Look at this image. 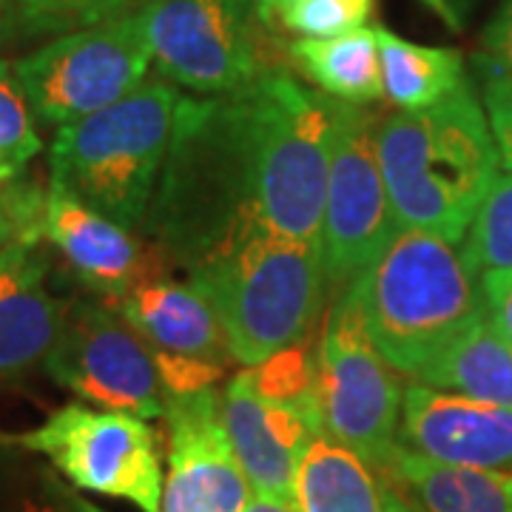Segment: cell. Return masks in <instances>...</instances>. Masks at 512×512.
<instances>
[{
  "instance_id": "1",
  "label": "cell",
  "mask_w": 512,
  "mask_h": 512,
  "mask_svg": "<svg viewBox=\"0 0 512 512\" xmlns=\"http://www.w3.org/2000/svg\"><path fill=\"white\" fill-rule=\"evenodd\" d=\"M143 222L154 248L185 271L228 242L265 228L259 211V146L245 92L183 97Z\"/></svg>"
},
{
  "instance_id": "2",
  "label": "cell",
  "mask_w": 512,
  "mask_h": 512,
  "mask_svg": "<svg viewBox=\"0 0 512 512\" xmlns=\"http://www.w3.org/2000/svg\"><path fill=\"white\" fill-rule=\"evenodd\" d=\"M379 163L396 228L464 242L478 205L501 174L476 86L467 80L430 109L382 117Z\"/></svg>"
},
{
  "instance_id": "3",
  "label": "cell",
  "mask_w": 512,
  "mask_h": 512,
  "mask_svg": "<svg viewBox=\"0 0 512 512\" xmlns=\"http://www.w3.org/2000/svg\"><path fill=\"white\" fill-rule=\"evenodd\" d=\"M350 285L376 350L410 379H419L484 319V293L464 254L416 228H396L382 254Z\"/></svg>"
},
{
  "instance_id": "4",
  "label": "cell",
  "mask_w": 512,
  "mask_h": 512,
  "mask_svg": "<svg viewBox=\"0 0 512 512\" xmlns=\"http://www.w3.org/2000/svg\"><path fill=\"white\" fill-rule=\"evenodd\" d=\"M188 285L208 302L234 362L245 367L311 336L328 293L322 248L265 228L191 265Z\"/></svg>"
},
{
  "instance_id": "5",
  "label": "cell",
  "mask_w": 512,
  "mask_h": 512,
  "mask_svg": "<svg viewBox=\"0 0 512 512\" xmlns=\"http://www.w3.org/2000/svg\"><path fill=\"white\" fill-rule=\"evenodd\" d=\"M183 97L171 83L143 80L123 100L60 126L52 183L123 228L143 225Z\"/></svg>"
},
{
  "instance_id": "6",
  "label": "cell",
  "mask_w": 512,
  "mask_h": 512,
  "mask_svg": "<svg viewBox=\"0 0 512 512\" xmlns=\"http://www.w3.org/2000/svg\"><path fill=\"white\" fill-rule=\"evenodd\" d=\"M259 146V211L268 231L319 245L330 168V97L285 72L245 89Z\"/></svg>"
},
{
  "instance_id": "7",
  "label": "cell",
  "mask_w": 512,
  "mask_h": 512,
  "mask_svg": "<svg viewBox=\"0 0 512 512\" xmlns=\"http://www.w3.org/2000/svg\"><path fill=\"white\" fill-rule=\"evenodd\" d=\"M322 433L379 470L399 447L404 387L365 328L356 288L333 293L319 339Z\"/></svg>"
},
{
  "instance_id": "8",
  "label": "cell",
  "mask_w": 512,
  "mask_h": 512,
  "mask_svg": "<svg viewBox=\"0 0 512 512\" xmlns=\"http://www.w3.org/2000/svg\"><path fill=\"white\" fill-rule=\"evenodd\" d=\"M151 66L140 9L60 35L18 60L15 74L37 120L69 126L123 100Z\"/></svg>"
},
{
  "instance_id": "9",
  "label": "cell",
  "mask_w": 512,
  "mask_h": 512,
  "mask_svg": "<svg viewBox=\"0 0 512 512\" xmlns=\"http://www.w3.org/2000/svg\"><path fill=\"white\" fill-rule=\"evenodd\" d=\"M382 117L330 97V168L322 220V268L330 293L356 282L382 254L396 222L379 163Z\"/></svg>"
},
{
  "instance_id": "10",
  "label": "cell",
  "mask_w": 512,
  "mask_h": 512,
  "mask_svg": "<svg viewBox=\"0 0 512 512\" xmlns=\"http://www.w3.org/2000/svg\"><path fill=\"white\" fill-rule=\"evenodd\" d=\"M15 444L43 453L86 493L120 498L140 512L163 510V461L146 419L66 404Z\"/></svg>"
},
{
  "instance_id": "11",
  "label": "cell",
  "mask_w": 512,
  "mask_h": 512,
  "mask_svg": "<svg viewBox=\"0 0 512 512\" xmlns=\"http://www.w3.org/2000/svg\"><path fill=\"white\" fill-rule=\"evenodd\" d=\"M140 18L151 63L180 89L231 97L268 72L259 57L254 0H151Z\"/></svg>"
},
{
  "instance_id": "12",
  "label": "cell",
  "mask_w": 512,
  "mask_h": 512,
  "mask_svg": "<svg viewBox=\"0 0 512 512\" xmlns=\"http://www.w3.org/2000/svg\"><path fill=\"white\" fill-rule=\"evenodd\" d=\"M46 367L57 384L100 410L163 419L157 356L111 302H72Z\"/></svg>"
},
{
  "instance_id": "13",
  "label": "cell",
  "mask_w": 512,
  "mask_h": 512,
  "mask_svg": "<svg viewBox=\"0 0 512 512\" xmlns=\"http://www.w3.org/2000/svg\"><path fill=\"white\" fill-rule=\"evenodd\" d=\"M168 473L160 512H245L254 487L225 433L217 390L168 399Z\"/></svg>"
},
{
  "instance_id": "14",
  "label": "cell",
  "mask_w": 512,
  "mask_h": 512,
  "mask_svg": "<svg viewBox=\"0 0 512 512\" xmlns=\"http://www.w3.org/2000/svg\"><path fill=\"white\" fill-rule=\"evenodd\" d=\"M399 444L444 464L512 476V410L413 382L404 387Z\"/></svg>"
},
{
  "instance_id": "15",
  "label": "cell",
  "mask_w": 512,
  "mask_h": 512,
  "mask_svg": "<svg viewBox=\"0 0 512 512\" xmlns=\"http://www.w3.org/2000/svg\"><path fill=\"white\" fill-rule=\"evenodd\" d=\"M43 237L55 245L74 274L111 302L146 279L171 276V262L160 248H146L128 234V228L97 214L57 183L46 188Z\"/></svg>"
},
{
  "instance_id": "16",
  "label": "cell",
  "mask_w": 512,
  "mask_h": 512,
  "mask_svg": "<svg viewBox=\"0 0 512 512\" xmlns=\"http://www.w3.org/2000/svg\"><path fill=\"white\" fill-rule=\"evenodd\" d=\"M220 410L225 433L254 493L296 507V467L308 441L319 433H313L308 421L291 410L262 402L245 370L228 382L220 396Z\"/></svg>"
},
{
  "instance_id": "17",
  "label": "cell",
  "mask_w": 512,
  "mask_h": 512,
  "mask_svg": "<svg viewBox=\"0 0 512 512\" xmlns=\"http://www.w3.org/2000/svg\"><path fill=\"white\" fill-rule=\"evenodd\" d=\"M72 302L46 285V259L37 242L0 251V376H12L55 348Z\"/></svg>"
},
{
  "instance_id": "18",
  "label": "cell",
  "mask_w": 512,
  "mask_h": 512,
  "mask_svg": "<svg viewBox=\"0 0 512 512\" xmlns=\"http://www.w3.org/2000/svg\"><path fill=\"white\" fill-rule=\"evenodd\" d=\"M111 305L123 313V319L146 339L151 350L225 367L234 362L217 316L188 282L154 276L134 285Z\"/></svg>"
},
{
  "instance_id": "19",
  "label": "cell",
  "mask_w": 512,
  "mask_h": 512,
  "mask_svg": "<svg viewBox=\"0 0 512 512\" xmlns=\"http://www.w3.org/2000/svg\"><path fill=\"white\" fill-rule=\"evenodd\" d=\"M424 512H512V476L444 464L399 444L376 470Z\"/></svg>"
},
{
  "instance_id": "20",
  "label": "cell",
  "mask_w": 512,
  "mask_h": 512,
  "mask_svg": "<svg viewBox=\"0 0 512 512\" xmlns=\"http://www.w3.org/2000/svg\"><path fill=\"white\" fill-rule=\"evenodd\" d=\"M299 512H382L379 473L325 433L313 436L293 478Z\"/></svg>"
},
{
  "instance_id": "21",
  "label": "cell",
  "mask_w": 512,
  "mask_h": 512,
  "mask_svg": "<svg viewBox=\"0 0 512 512\" xmlns=\"http://www.w3.org/2000/svg\"><path fill=\"white\" fill-rule=\"evenodd\" d=\"M293 66L333 100L365 106L382 100V63L376 29L339 37H299L288 46Z\"/></svg>"
},
{
  "instance_id": "22",
  "label": "cell",
  "mask_w": 512,
  "mask_h": 512,
  "mask_svg": "<svg viewBox=\"0 0 512 512\" xmlns=\"http://www.w3.org/2000/svg\"><path fill=\"white\" fill-rule=\"evenodd\" d=\"M384 97L399 111H421L441 103L470 77L458 49L424 46L376 26Z\"/></svg>"
},
{
  "instance_id": "23",
  "label": "cell",
  "mask_w": 512,
  "mask_h": 512,
  "mask_svg": "<svg viewBox=\"0 0 512 512\" xmlns=\"http://www.w3.org/2000/svg\"><path fill=\"white\" fill-rule=\"evenodd\" d=\"M413 382L512 410V345L481 319Z\"/></svg>"
},
{
  "instance_id": "24",
  "label": "cell",
  "mask_w": 512,
  "mask_h": 512,
  "mask_svg": "<svg viewBox=\"0 0 512 512\" xmlns=\"http://www.w3.org/2000/svg\"><path fill=\"white\" fill-rule=\"evenodd\" d=\"M245 376L262 402L285 407L322 433V384H319V345L311 336L279 350L265 362L245 367Z\"/></svg>"
},
{
  "instance_id": "25",
  "label": "cell",
  "mask_w": 512,
  "mask_h": 512,
  "mask_svg": "<svg viewBox=\"0 0 512 512\" xmlns=\"http://www.w3.org/2000/svg\"><path fill=\"white\" fill-rule=\"evenodd\" d=\"M461 254L476 276L512 271V171L495 177L493 188L478 205Z\"/></svg>"
},
{
  "instance_id": "26",
  "label": "cell",
  "mask_w": 512,
  "mask_h": 512,
  "mask_svg": "<svg viewBox=\"0 0 512 512\" xmlns=\"http://www.w3.org/2000/svg\"><path fill=\"white\" fill-rule=\"evenodd\" d=\"M35 111L15 69L0 60V183H15L40 154Z\"/></svg>"
},
{
  "instance_id": "27",
  "label": "cell",
  "mask_w": 512,
  "mask_h": 512,
  "mask_svg": "<svg viewBox=\"0 0 512 512\" xmlns=\"http://www.w3.org/2000/svg\"><path fill=\"white\" fill-rule=\"evenodd\" d=\"M20 23L43 35H69L106 20L123 18L151 0H18Z\"/></svg>"
},
{
  "instance_id": "28",
  "label": "cell",
  "mask_w": 512,
  "mask_h": 512,
  "mask_svg": "<svg viewBox=\"0 0 512 512\" xmlns=\"http://www.w3.org/2000/svg\"><path fill=\"white\" fill-rule=\"evenodd\" d=\"M376 0H296L276 15V23L299 37H339L365 29Z\"/></svg>"
},
{
  "instance_id": "29",
  "label": "cell",
  "mask_w": 512,
  "mask_h": 512,
  "mask_svg": "<svg viewBox=\"0 0 512 512\" xmlns=\"http://www.w3.org/2000/svg\"><path fill=\"white\" fill-rule=\"evenodd\" d=\"M46 191L26 183H0V251L43 237Z\"/></svg>"
},
{
  "instance_id": "30",
  "label": "cell",
  "mask_w": 512,
  "mask_h": 512,
  "mask_svg": "<svg viewBox=\"0 0 512 512\" xmlns=\"http://www.w3.org/2000/svg\"><path fill=\"white\" fill-rule=\"evenodd\" d=\"M154 356H157V370H160L168 399L214 390V384L225 379V365L177 356V353H163V350H154Z\"/></svg>"
},
{
  "instance_id": "31",
  "label": "cell",
  "mask_w": 512,
  "mask_h": 512,
  "mask_svg": "<svg viewBox=\"0 0 512 512\" xmlns=\"http://www.w3.org/2000/svg\"><path fill=\"white\" fill-rule=\"evenodd\" d=\"M478 80H504L512 86V0H507L481 35L476 55Z\"/></svg>"
},
{
  "instance_id": "32",
  "label": "cell",
  "mask_w": 512,
  "mask_h": 512,
  "mask_svg": "<svg viewBox=\"0 0 512 512\" xmlns=\"http://www.w3.org/2000/svg\"><path fill=\"white\" fill-rule=\"evenodd\" d=\"M478 83H481L484 114L493 131L501 165L512 171V86L504 80H478Z\"/></svg>"
},
{
  "instance_id": "33",
  "label": "cell",
  "mask_w": 512,
  "mask_h": 512,
  "mask_svg": "<svg viewBox=\"0 0 512 512\" xmlns=\"http://www.w3.org/2000/svg\"><path fill=\"white\" fill-rule=\"evenodd\" d=\"M484 319L512 345V271L481 276Z\"/></svg>"
},
{
  "instance_id": "34",
  "label": "cell",
  "mask_w": 512,
  "mask_h": 512,
  "mask_svg": "<svg viewBox=\"0 0 512 512\" xmlns=\"http://www.w3.org/2000/svg\"><path fill=\"white\" fill-rule=\"evenodd\" d=\"M427 9H433L453 32H461L464 29V20H467V12L473 6V0H421Z\"/></svg>"
},
{
  "instance_id": "35",
  "label": "cell",
  "mask_w": 512,
  "mask_h": 512,
  "mask_svg": "<svg viewBox=\"0 0 512 512\" xmlns=\"http://www.w3.org/2000/svg\"><path fill=\"white\" fill-rule=\"evenodd\" d=\"M382 512H424V510H421L419 504H416L410 495L404 493V490H399L393 481L382 478Z\"/></svg>"
},
{
  "instance_id": "36",
  "label": "cell",
  "mask_w": 512,
  "mask_h": 512,
  "mask_svg": "<svg viewBox=\"0 0 512 512\" xmlns=\"http://www.w3.org/2000/svg\"><path fill=\"white\" fill-rule=\"evenodd\" d=\"M40 512H103L100 507H94V504H86V501H80L77 495H57V501L52 504H46Z\"/></svg>"
},
{
  "instance_id": "37",
  "label": "cell",
  "mask_w": 512,
  "mask_h": 512,
  "mask_svg": "<svg viewBox=\"0 0 512 512\" xmlns=\"http://www.w3.org/2000/svg\"><path fill=\"white\" fill-rule=\"evenodd\" d=\"M20 20L18 0H0V43L12 32V26Z\"/></svg>"
},
{
  "instance_id": "38",
  "label": "cell",
  "mask_w": 512,
  "mask_h": 512,
  "mask_svg": "<svg viewBox=\"0 0 512 512\" xmlns=\"http://www.w3.org/2000/svg\"><path fill=\"white\" fill-rule=\"evenodd\" d=\"M296 0H254L256 6V15H259V20L262 23H276V15L282 12V9H288V6H293Z\"/></svg>"
},
{
  "instance_id": "39",
  "label": "cell",
  "mask_w": 512,
  "mask_h": 512,
  "mask_svg": "<svg viewBox=\"0 0 512 512\" xmlns=\"http://www.w3.org/2000/svg\"><path fill=\"white\" fill-rule=\"evenodd\" d=\"M245 512H299L291 504H282L276 498H268V495H256L251 498V504L245 507Z\"/></svg>"
}]
</instances>
